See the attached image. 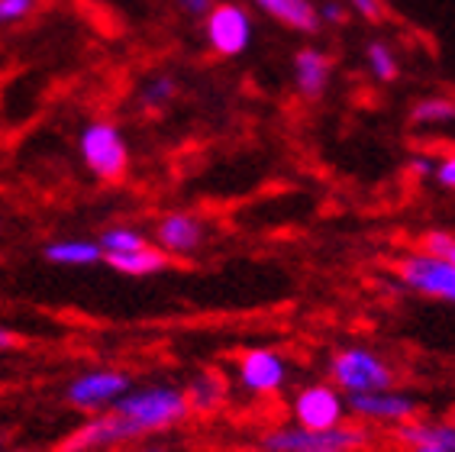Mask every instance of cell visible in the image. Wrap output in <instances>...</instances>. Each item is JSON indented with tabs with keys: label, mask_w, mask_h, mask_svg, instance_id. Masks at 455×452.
Wrapping results in <instances>:
<instances>
[{
	"label": "cell",
	"mask_w": 455,
	"mask_h": 452,
	"mask_svg": "<svg viewBox=\"0 0 455 452\" xmlns=\"http://www.w3.org/2000/svg\"><path fill=\"white\" fill-rule=\"evenodd\" d=\"M114 410L132 426L136 440L175 430V426H181L184 420L191 417L184 388H175V384H165V382L130 388V391L114 404Z\"/></svg>",
	"instance_id": "1"
},
{
	"label": "cell",
	"mask_w": 455,
	"mask_h": 452,
	"mask_svg": "<svg viewBox=\"0 0 455 452\" xmlns=\"http://www.w3.org/2000/svg\"><path fill=\"white\" fill-rule=\"evenodd\" d=\"M371 433L359 424H339L333 430H304V426H272L259 436V452H365Z\"/></svg>",
	"instance_id": "2"
},
{
	"label": "cell",
	"mask_w": 455,
	"mask_h": 452,
	"mask_svg": "<svg viewBox=\"0 0 455 452\" xmlns=\"http://www.w3.org/2000/svg\"><path fill=\"white\" fill-rule=\"evenodd\" d=\"M326 382H333L342 394H362V391H385L395 388L397 372L381 352L368 346H339L326 359Z\"/></svg>",
	"instance_id": "3"
},
{
	"label": "cell",
	"mask_w": 455,
	"mask_h": 452,
	"mask_svg": "<svg viewBox=\"0 0 455 452\" xmlns=\"http://www.w3.org/2000/svg\"><path fill=\"white\" fill-rule=\"evenodd\" d=\"M78 156L97 182H107V184L123 182L132 165L130 140H126L120 126H116L114 120H107V117H97V120H91L88 126L78 133Z\"/></svg>",
	"instance_id": "4"
},
{
	"label": "cell",
	"mask_w": 455,
	"mask_h": 452,
	"mask_svg": "<svg viewBox=\"0 0 455 452\" xmlns=\"http://www.w3.org/2000/svg\"><path fill=\"white\" fill-rule=\"evenodd\" d=\"M132 388V375L126 368L114 366H97L75 372L61 388V400L65 408L78 410V414H104Z\"/></svg>",
	"instance_id": "5"
},
{
	"label": "cell",
	"mask_w": 455,
	"mask_h": 452,
	"mask_svg": "<svg viewBox=\"0 0 455 452\" xmlns=\"http://www.w3.org/2000/svg\"><path fill=\"white\" fill-rule=\"evenodd\" d=\"M255 36L252 13L236 0H217L213 10L204 17V43L220 59H239L249 52Z\"/></svg>",
	"instance_id": "6"
},
{
	"label": "cell",
	"mask_w": 455,
	"mask_h": 452,
	"mask_svg": "<svg viewBox=\"0 0 455 452\" xmlns=\"http://www.w3.org/2000/svg\"><path fill=\"white\" fill-rule=\"evenodd\" d=\"M395 271L407 291L455 307V265L423 253V249H413L395 262Z\"/></svg>",
	"instance_id": "7"
},
{
	"label": "cell",
	"mask_w": 455,
	"mask_h": 452,
	"mask_svg": "<svg viewBox=\"0 0 455 452\" xmlns=\"http://www.w3.org/2000/svg\"><path fill=\"white\" fill-rule=\"evenodd\" d=\"M236 382L245 394L268 398L288 388L291 359L272 346H249L236 352Z\"/></svg>",
	"instance_id": "8"
},
{
	"label": "cell",
	"mask_w": 455,
	"mask_h": 452,
	"mask_svg": "<svg viewBox=\"0 0 455 452\" xmlns=\"http://www.w3.org/2000/svg\"><path fill=\"white\" fill-rule=\"evenodd\" d=\"M291 417L304 430H333L349 417L346 394L333 382H310L291 398Z\"/></svg>",
	"instance_id": "9"
},
{
	"label": "cell",
	"mask_w": 455,
	"mask_h": 452,
	"mask_svg": "<svg viewBox=\"0 0 455 452\" xmlns=\"http://www.w3.org/2000/svg\"><path fill=\"white\" fill-rule=\"evenodd\" d=\"M346 408L349 417L368 420V424H407L420 414V400L397 388H385V391H362V394H346Z\"/></svg>",
	"instance_id": "10"
},
{
	"label": "cell",
	"mask_w": 455,
	"mask_h": 452,
	"mask_svg": "<svg viewBox=\"0 0 455 452\" xmlns=\"http://www.w3.org/2000/svg\"><path fill=\"white\" fill-rule=\"evenodd\" d=\"M156 246L172 259H191L207 243V223L191 210H168L156 220Z\"/></svg>",
	"instance_id": "11"
},
{
	"label": "cell",
	"mask_w": 455,
	"mask_h": 452,
	"mask_svg": "<svg viewBox=\"0 0 455 452\" xmlns=\"http://www.w3.org/2000/svg\"><path fill=\"white\" fill-rule=\"evenodd\" d=\"M291 78H294V87L304 101H320L326 94V87L333 81V59L316 49V45H304L294 52V61H291Z\"/></svg>",
	"instance_id": "12"
},
{
	"label": "cell",
	"mask_w": 455,
	"mask_h": 452,
	"mask_svg": "<svg viewBox=\"0 0 455 452\" xmlns=\"http://www.w3.org/2000/svg\"><path fill=\"white\" fill-rule=\"evenodd\" d=\"M252 4L262 10L265 17L281 23V27L291 29V33L316 36L323 29L320 10H316L314 0H252Z\"/></svg>",
	"instance_id": "13"
},
{
	"label": "cell",
	"mask_w": 455,
	"mask_h": 452,
	"mask_svg": "<svg viewBox=\"0 0 455 452\" xmlns=\"http://www.w3.org/2000/svg\"><path fill=\"white\" fill-rule=\"evenodd\" d=\"M43 259L49 262V265H59V269H91V265H100V262H104V249H100L97 239L71 236V239H52V243H45Z\"/></svg>",
	"instance_id": "14"
},
{
	"label": "cell",
	"mask_w": 455,
	"mask_h": 452,
	"mask_svg": "<svg viewBox=\"0 0 455 452\" xmlns=\"http://www.w3.org/2000/svg\"><path fill=\"white\" fill-rule=\"evenodd\" d=\"M395 440L403 449H411V446H439V449L455 452V424H449V420L413 417L407 424L395 426Z\"/></svg>",
	"instance_id": "15"
},
{
	"label": "cell",
	"mask_w": 455,
	"mask_h": 452,
	"mask_svg": "<svg viewBox=\"0 0 455 452\" xmlns=\"http://www.w3.org/2000/svg\"><path fill=\"white\" fill-rule=\"evenodd\" d=\"M104 262L116 275H126V278H149L158 275L172 265V255L162 253L158 246H146V249H132V253H116V255H104Z\"/></svg>",
	"instance_id": "16"
},
{
	"label": "cell",
	"mask_w": 455,
	"mask_h": 452,
	"mask_svg": "<svg viewBox=\"0 0 455 452\" xmlns=\"http://www.w3.org/2000/svg\"><path fill=\"white\" fill-rule=\"evenodd\" d=\"M227 382L223 375L217 372H197L184 388V398H188V408L191 414H217L223 404H227Z\"/></svg>",
	"instance_id": "17"
},
{
	"label": "cell",
	"mask_w": 455,
	"mask_h": 452,
	"mask_svg": "<svg viewBox=\"0 0 455 452\" xmlns=\"http://www.w3.org/2000/svg\"><path fill=\"white\" fill-rule=\"evenodd\" d=\"M365 69L378 85H391L401 78V59H397L395 45L385 39H371L365 45Z\"/></svg>",
	"instance_id": "18"
},
{
	"label": "cell",
	"mask_w": 455,
	"mask_h": 452,
	"mask_svg": "<svg viewBox=\"0 0 455 452\" xmlns=\"http://www.w3.org/2000/svg\"><path fill=\"white\" fill-rule=\"evenodd\" d=\"M411 126H449L455 123V97L429 94L411 107Z\"/></svg>",
	"instance_id": "19"
},
{
	"label": "cell",
	"mask_w": 455,
	"mask_h": 452,
	"mask_svg": "<svg viewBox=\"0 0 455 452\" xmlns=\"http://www.w3.org/2000/svg\"><path fill=\"white\" fill-rule=\"evenodd\" d=\"M100 249H104V255H116V253H132V249H146L149 246V239L136 230V226L130 223H114L107 226L104 233H100Z\"/></svg>",
	"instance_id": "20"
},
{
	"label": "cell",
	"mask_w": 455,
	"mask_h": 452,
	"mask_svg": "<svg viewBox=\"0 0 455 452\" xmlns=\"http://www.w3.org/2000/svg\"><path fill=\"white\" fill-rule=\"evenodd\" d=\"M178 97V78L172 75H152L146 85L140 87V104L142 110H162Z\"/></svg>",
	"instance_id": "21"
},
{
	"label": "cell",
	"mask_w": 455,
	"mask_h": 452,
	"mask_svg": "<svg viewBox=\"0 0 455 452\" xmlns=\"http://www.w3.org/2000/svg\"><path fill=\"white\" fill-rule=\"evenodd\" d=\"M417 249L455 265V233H449V230H427V233L420 236V246H417Z\"/></svg>",
	"instance_id": "22"
},
{
	"label": "cell",
	"mask_w": 455,
	"mask_h": 452,
	"mask_svg": "<svg viewBox=\"0 0 455 452\" xmlns=\"http://www.w3.org/2000/svg\"><path fill=\"white\" fill-rule=\"evenodd\" d=\"M39 7V0H0V27H17L29 20Z\"/></svg>",
	"instance_id": "23"
},
{
	"label": "cell",
	"mask_w": 455,
	"mask_h": 452,
	"mask_svg": "<svg viewBox=\"0 0 455 452\" xmlns=\"http://www.w3.org/2000/svg\"><path fill=\"white\" fill-rule=\"evenodd\" d=\"M403 172L411 174L413 182L433 178V174H436V156H433V152H411V158L403 162Z\"/></svg>",
	"instance_id": "24"
},
{
	"label": "cell",
	"mask_w": 455,
	"mask_h": 452,
	"mask_svg": "<svg viewBox=\"0 0 455 452\" xmlns=\"http://www.w3.org/2000/svg\"><path fill=\"white\" fill-rule=\"evenodd\" d=\"M320 10V23L323 27H342L346 20H349V4H342V0H323V4H316Z\"/></svg>",
	"instance_id": "25"
},
{
	"label": "cell",
	"mask_w": 455,
	"mask_h": 452,
	"mask_svg": "<svg viewBox=\"0 0 455 452\" xmlns=\"http://www.w3.org/2000/svg\"><path fill=\"white\" fill-rule=\"evenodd\" d=\"M433 178H436L439 188H446V191L455 194V146L446 149V152L436 158V174H433Z\"/></svg>",
	"instance_id": "26"
},
{
	"label": "cell",
	"mask_w": 455,
	"mask_h": 452,
	"mask_svg": "<svg viewBox=\"0 0 455 452\" xmlns=\"http://www.w3.org/2000/svg\"><path fill=\"white\" fill-rule=\"evenodd\" d=\"M352 13H359L365 23H381L385 20V0H346Z\"/></svg>",
	"instance_id": "27"
},
{
	"label": "cell",
	"mask_w": 455,
	"mask_h": 452,
	"mask_svg": "<svg viewBox=\"0 0 455 452\" xmlns=\"http://www.w3.org/2000/svg\"><path fill=\"white\" fill-rule=\"evenodd\" d=\"M213 4H217V0H178V10H181L184 17L204 20L213 10Z\"/></svg>",
	"instance_id": "28"
},
{
	"label": "cell",
	"mask_w": 455,
	"mask_h": 452,
	"mask_svg": "<svg viewBox=\"0 0 455 452\" xmlns=\"http://www.w3.org/2000/svg\"><path fill=\"white\" fill-rule=\"evenodd\" d=\"M20 346H23V336L0 323V352H10V349H20Z\"/></svg>",
	"instance_id": "29"
},
{
	"label": "cell",
	"mask_w": 455,
	"mask_h": 452,
	"mask_svg": "<svg viewBox=\"0 0 455 452\" xmlns=\"http://www.w3.org/2000/svg\"><path fill=\"white\" fill-rule=\"evenodd\" d=\"M407 452H446V449H439V446H411Z\"/></svg>",
	"instance_id": "30"
},
{
	"label": "cell",
	"mask_w": 455,
	"mask_h": 452,
	"mask_svg": "<svg viewBox=\"0 0 455 452\" xmlns=\"http://www.w3.org/2000/svg\"><path fill=\"white\" fill-rule=\"evenodd\" d=\"M136 452H168V449H158V446H146V449H136Z\"/></svg>",
	"instance_id": "31"
},
{
	"label": "cell",
	"mask_w": 455,
	"mask_h": 452,
	"mask_svg": "<svg viewBox=\"0 0 455 452\" xmlns=\"http://www.w3.org/2000/svg\"><path fill=\"white\" fill-rule=\"evenodd\" d=\"M449 424H455V404L449 408Z\"/></svg>",
	"instance_id": "32"
},
{
	"label": "cell",
	"mask_w": 455,
	"mask_h": 452,
	"mask_svg": "<svg viewBox=\"0 0 455 452\" xmlns=\"http://www.w3.org/2000/svg\"><path fill=\"white\" fill-rule=\"evenodd\" d=\"M17 452H29V449H17Z\"/></svg>",
	"instance_id": "33"
}]
</instances>
